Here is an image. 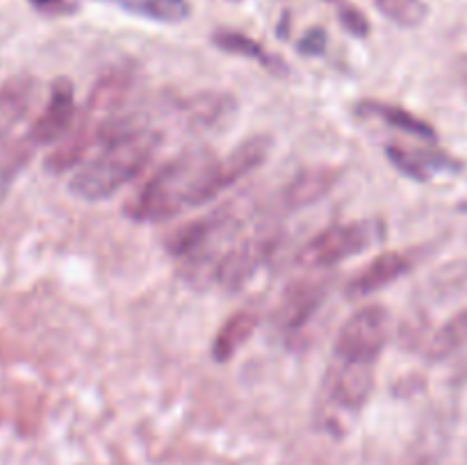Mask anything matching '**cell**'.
<instances>
[{
  "instance_id": "6da1fadb",
  "label": "cell",
  "mask_w": 467,
  "mask_h": 465,
  "mask_svg": "<svg viewBox=\"0 0 467 465\" xmlns=\"http://www.w3.org/2000/svg\"><path fill=\"white\" fill-rule=\"evenodd\" d=\"M217 155L208 149H190L160 167L126 205V214L140 223H160L222 194Z\"/></svg>"
},
{
  "instance_id": "7a4b0ae2",
  "label": "cell",
  "mask_w": 467,
  "mask_h": 465,
  "mask_svg": "<svg viewBox=\"0 0 467 465\" xmlns=\"http://www.w3.org/2000/svg\"><path fill=\"white\" fill-rule=\"evenodd\" d=\"M160 144V132L144 130L128 140L103 146L96 158L87 160L71 176L68 190L82 201H103L117 194L126 182L135 181Z\"/></svg>"
},
{
  "instance_id": "3957f363",
  "label": "cell",
  "mask_w": 467,
  "mask_h": 465,
  "mask_svg": "<svg viewBox=\"0 0 467 465\" xmlns=\"http://www.w3.org/2000/svg\"><path fill=\"white\" fill-rule=\"evenodd\" d=\"M383 240H386V223L377 217L336 223L301 246L296 253V264L304 269H328L342 260L356 258L363 251L381 244Z\"/></svg>"
},
{
  "instance_id": "277c9868",
  "label": "cell",
  "mask_w": 467,
  "mask_h": 465,
  "mask_svg": "<svg viewBox=\"0 0 467 465\" xmlns=\"http://www.w3.org/2000/svg\"><path fill=\"white\" fill-rule=\"evenodd\" d=\"M390 337V313L372 304L356 310L337 331L333 342V360L347 363H374L383 354Z\"/></svg>"
},
{
  "instance_id": "5b68a950",
  "label": "cell",
  "mask_w": 467,
  "mask_h": 465,
  "mask_svg": "<svg viewBox=\"0 0 467 465\" xmlns=\"http://www.w3.org/2000/svg\"><path fill=\"white\" fill-rule=\"evenodd\" d=\"M281 232L276 228H263L246 240L237 242L233 249L223 251L214 267L213 281L228 292L242 290L254 274L276 253Z\"/></svg>"
},
{
  "instance_id": "8992f818",
  "label": "cell",
  "mask_w": 467,
  "mask_h": 465,
  "mask_svg": "<svg viewBox=\"0 0 467 465\" xmlns=\"http://www.w3.org/2000/svg\"><path fill=\"white\" fill-rule=\"evenodd\" d=\"M374 363H347L333 360L327 374V395L337 408L358 413L374 390Z\"/></svg>"
},
{
  "instance_id": "52a82bcc",
  "label": "cell",
  "mask_w": 467,
  "mask_h": 465,
  "mask_svg": "<svg viewBox=\"0 0 467 465\" xmlns=\"http://www.w3.org/2000/svg\"><path fill=\"white\" fill-rule=\"evenodd\" d=\"M73 117H76L73 82L67 78H57L50 87V98L44 112L36 117L35 126L27 132V141L32 146L59 144V140L73 128Z\"/></svg>"
},
{
  "instance_id": "ba28073f",
  "label": "cell",
  "mask_w": 467,
  "mask_h": 465,
  "mask_svg": "<svg viewBox=\"0 0 467 465\" xmlns=\"http://www.w3.org/2000/svg\"><path fill=\"white\" fill-rule=\"evenodd\" d=\"M132 85H135V68L123 64V67L105 71L91 89L82 117L91 123H100L112 114L121 112V105L126 103Z\"/></svg>"
},
{
  "instance_id": "9c48e42d",
  "label": "cell",
  "mask_w": 467,
  "mask_h": 465,
  "mask_svg": "<svg viewBox=\"0 0 467 465\" xmlns=\"http://www.w3.org/2000/svg\"><path fill=\"white\" fill-rule=\"evenodd\" d=\"M388 160L395 169H400L404 176L413 181L427 182L436 173L442 171H459L461 162L442 150L431 149V146H406V144H390L386 149Z\"/></svg>"
},
{
  "instance_id": "30bf717a",
  "label": "cell",
  "mask_w": 467,
  "mask_h": 465,
  "mask_svg": "<svg viewBox=\"0 0 467 465\" xmlns=\"http://www.w3.org/2000/svg\"><path fill=\"white\" fill-rule=\"evenodd\" d=\"M410 269H413V258L409 253L388 251V253L377 255L372 263L365 264L363 272H358L347 283V296H351V299H363V296L374 294V292L383 290L390 283L400 281Z\"/></svg>"
},
{
  "instance_id": "8fae6325",
  "label": "cell",
  "mask_w": 467,
  "mask_h": 465,
  "mask_svg": "<svg viewBox=\"0 0 467 465\" xmlns=\"http://www.w3.org/2000/svg\"><path fill=\"white\" fill-rule=\"evenodd\" d=\"M324 301V283H295L287 287L281 304L276 310V326L281 331L292 333L299 331L306 322H310Z\"/></svg>"
},
{
  "instance_id": "7c38bea8",
  "label": "cell",
  "mask_w": 467,
  "mask_h": 465,
  "mask_svg": "<svg viewBox=\"0 0 467 465\" xmlns=\"http://www.w3.org/2000/svg\"><path fill=\"white\" fill-rule=\"evenodd\" d=\"M337 181H340V171L337 169H306L299 176H295V181L287 182V187L281 194L283 205L287 210H304L308 205H315L337 185Z\"/></svg>"
},
{
  "instance_id": "4fadbf2b",
  "label": "cell",
  "mask_w": 467,
  "mask_h": 465,
  "mask_svg": "<svg viewBox=\"0 0 467 465\" xmlns=\"http://www.w3.org/2000/svg\"><path fill=\"white\" fill-rule=\"evenodd\" d=\"M269 150H272V140L267 135H254L240 141L226 158L219 160V171H222L223 187L228 190L237 181H242L251 171H255L267 160Z\"/></svg>"
},
{
  "instance_id": "5bb4252c",
  "label": "cell",
  "mask_w": 467,
  "mask_h": 465,
  "mask_svg": "<svg viewBox=\"0 0 467 465\" xmlns=\"http://www.w3.org/2000/svg\"><path fill=\"white\" fill-rule=\"evenodd\" d=\"M36 82L30 76H18L5 82L0 89V144L14 132V128L30 112Z\"/></svg>"
},
{
  "instance_id": "9a60e30c",
  "label": "cell",
  "mask_w": 467,
  "mask_h": 465,
  "mask_svg": "<svg viewBox=\"0 0 467 465\" xmlns=\"http://www.w3.org/2000/svg\"><path fill=\"white\" fill-rule=\"evenodd\" d=\"M358 112L365 114V117H374L379 121H383L386 126L397 128V130L406 132L410 137H418L422 141H436L438 132L431 123H427L424 119L415 117L409 109L400 108V105L381 103V100H363L358 103Z\"/></svg>"
},
{
  "instance_id": "2e32d148",
  "label": "cell",
  "mask_w": 467,
  "mask_h": 465,
  "mask_svg": "<svg viewBox=\"0 0 467 465\" xmlns=\"http://www.w3.org/2000/svg\"><path fill=\"white\" fill-rule=\"evenodd\" d=\"M258 328V315L254 310H240L226 319L213 340V358L217 363H228L242 346L246 345L254 331Z\"/></svg>"
},
{
  "instance_id": "e0dca14e",
  "label": "cell",
  "mask_w": 467,
  "mask_h": 465,
  "mask_svg": "<svg viewBox=\"0 0 467 465\" xmlns=\"http://www.w3.org/2000/svg\"><path fill=\"white\" fill-rule=\"evenodd\" d=\"M235 100L226 94H214V91H205V94L194 96L185 103V112L190 121L201 130H214L217 126L226 123L235 112Z\"/></svg>"
},
{
  "instance_id": "ac0fdd59",
  "label": "cell",
  "mask_w": 467,
  "mask_h": 465,
  "mask_svg": "<svg viewBox=\"0 0 467 465\" xmlns=\"http://www.w3.org/2000/svg\"><path fill=\"white\" fill-rule=\"evenodd\" d=\"M213 44L217 46V48H222L223 53L240 55V57H246V59H255V62H260L263 67H267L269 71H283V68H285V64H283L281 59L274 57V55H269L267 50L258 44V41H254L251 36L242 35V32L217 30L213 35Z\"/></svg>"
},
{
  "instance_id": "d6986e66",
  "label": "cell",
  "mask_w": 467,
  "mask_h": 465,
  "mask_svg": "<svg viewBox=\"0 0 467 465\" xmlns=\"http://www.w3.org/2000/svg\"><path fill=\"white\" fill-rule=\"evenodd\" d=\"M109 3L158 23H181L192 14L187 0H109Z\"/></svg>"
},
{
  "instance_id": "ffe728a7",
  "label": "cell",
  "mask_w": 467,
  "mask_h": 465,
  "mask_svg": "<svg viewBox=\"0 0 467 465\" xmlns=\"http://www.w3.org/2000/svg\"><path fill=\"white\" fill-rule=\"evenodd\" d=\"M467 345V308L447 319L429 342V360H445Z\"/></svg>"
},
{
  "instance_id": "44dd1931",
  "label": "cell",
  "mask_w": 467,
  "mask_h": 465,
  "mask_svg": "<svg viewBox=\"0 0 467 465\" xmlns=\"http://www.w3.org/2000/svg\"><path fill=\"white\" fill-rule=\"evenodd\" d=\"M379 12L401 27H415L427 18V5L422 0H374Z\"/></svg>"
},
{
  "instance_id": "7402d4cb",
  "label": "cell",
  "mask_w": 467,
  "mask_h": 465,
  "mask_svg": "<svg viewBox=\"0 0 467 465\" xmlns=\"http://www.w3.org/2000/svg\"><path fill=\"white\" fill-rule=\"evenodd\" d=\"M340 23L354 36H368L369 35L368 16H365L358 7H354V5H340Z\"/></svg>"
},
{
  "instance_id": "603a6c76",
  "label": "cell",
  "mask_w": 467,
  "mask_h": 465,
  "mask_svg": "<svg viewBox=\"0 0 467 465\" xmlns=\"http://www.w3.org/2000/svg\"><path fill=\"white\" fill-rule=\"evenodd\" d=\"M324 46H327V35L322 30H313L301 39L299 50L304 55H319L324 50Z\"/></svg>"
},
{
  "instance_id": "cb8c5ba5",
  "label": "cell",
  "mask_w": 467,
  "mask_h": 465,
  "mask_svg": "<svg viewBox=\"0 0 467 465\" xmlns=\"http://www.w3.org/2000/svg\"><path fill=\"white\" fill-rule=\"evenodd\" d=\"M32 5L41 12H59L67 5V0H32Z\"/></svg>"
},
{
  "instance_id": "d4e9b609",
  "label": "cell",
  "mask_w": 467,
  "mask_h": 465,
  "mask_svg": "<svg viewBox=\"0 0 467 465\" xmlns=\"http://www.w3.org/2000/svg\"><path fill=\"white\" fill-rule=\"evenodd\" d=\"M461 210H465V212H467V203H461Z\"/></svg>"
},
{
  "instance_id": "484cf974",
  "label": "cell",
  "mask_w": 467,
  "mask_h": 465,
  "mask_svg": "<svg viewBox=\"0 0 467 465\" xmlns=\"http://www.w3.org/2000/svg\"><path fill=\"white\" fill-rule=\"evenodd\" d=\"M328 3H342V0H328Z\"/></svg>"
}]
</instances>
